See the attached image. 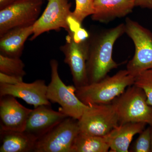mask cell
<instances>
[{
    "label": "cell",
    "mask_w": 152,
    "mask_h": 152,
    "mask_svg": "<svg viewBox=\"0 0 152 152\" xmlns=\"http://www.w3.org/2000/svg\"><path fill=\"white\" fill-rule=\"evenodd\" d=\"M16 0H0V10L12 4Z\"/></svg>",
    "instance_id": "cell-26"
},
{
    "label": "cell",
    "mask_w": 152,
    "mask_h": 152,
    "mask_svg": "<svg viewBox=\"0 0 152 152\" xmlns=\"http://www.w3.org/2000/svg\"><path fill=\"white\" fill-rule=\"evenodd\" d=\"M66 42L60 49L64 55L65 63L69 66L76 88L89 84L86 71L88 54V39L80 42H76L73 37L72 32H68Z\"/></svg>",
    "instance_id": "cell-10"
},
{
    "label": "cell",
    "mask_w": 152,
    "mask_h": 152,
    "mask_svg": "<svg viewBox=\"0 0 152 152\" xmlns=\"http://www.w3.org/2000/svg\"><path fill=\"white\" fill-rule=\"evenodd\" d=\"M138 137L131 147L130 152H151V126L140 133Z\"/></svg>",
    "instance_id": "cell-22"
},
{
    "label": "cell",
    "mask_w": 152,
    "mask_h": 152,
    "mask_svg": "<svg viewBox=\"0 0 152 152\" xmlns=\"http://www.w3.org/2000/svg\"><path fill=\"white\" fill-rule=\"evenodd\" d=\"M32 110L20 104L13 96H0V129L24 132Z\"/></svg>",
    "instance_id": "cell-11"
},
{
    "label": "cell",
    "mask_w": 152,
    "mask_h": 152,
    "mask_svg": "<svg viewBox=\"0 0 152 152\" xmlns=\"http://www.w3.org/2000/svg\"><path fill=\"white\" fill-rule=\"evenodd\" d=\"M134 80L135 77L126 69L122 70L97 83L77 88L76 94L86 105L110 104L128 87L134 85Z\"/></svg>",
    "instance_id": "cell-2"
},
{
    "label": "cell",
    "mask_w": 152,
    "mask_h": 152,
    "mask_svg": "<svg viewBox=\"0 0 152 152\" xmlns=\"http://www.w3.org/2000/svg\"><path fill=\"white\" fill-rule=\"evenodd\" d=\"M44 0H16L0 10V36L14 28L33 26L39 18Z\"/></svg>",
    "instance_id": "cell-7"
},
{
    "label": "cell",
    "mask_w": 152,
    "mask_h": 152,
    "mask_svg": "<svg viewBox=\"0 0 152 152\" xmlns=\"http://www.w3.org/2000/svg\"><path fill=\"white\" fill-rule=\"evenodd\" d=\"M110 149L104 137L80 132L74 140L72 152H107Z\"/></svg>",
    "instance_id": "cell-18"
},
{
    "label": "cell",
    "mask_w": 152,
    "mask_h": 152,
    "mask_svg": "<svg viewBox=\"0 0 152 152\" xmlns=\"http://www.w3.org/2000/svg\"><path fill=\"white\" fill-rule=\"evenodd\" d=\"M145 93L134 85L128 87L112 104L116 112L120 124L145 123L152 125V106L147 102Z\"/></svg>",
    "instance_id": "cell-3"
},
{
    "label": "cell",
    "mask_w": 152,
    "mask_h": 152,
    "mask_svg": "<svg viewBox=\"0 0 152 152\" xmlns=\"http://www.w3.org/2000/svg\"><path fill=\"white\" fill-rule=\"evenodd\" d=\"M48 86L42 80H38L31 83L22 82L16 85L0 84V96L10 95L20 98L34 107L46 105L51 106L47 97Z\"/></svg>",
    "instance_id": "cell-12"
},
{
    "label": "cell",
    "mask_w": 152,
    "mask_h": 152,
    "mask_svg": "<svg viewBox=\"0 0 152 152\" xmlns=\"http://www.w3.org/2000/svg\"><path fill=\"white\" fill-rule=\"evenodd\" d=\"M0 152H34L37 140L25 132L0 129Z\"/></svg>",
    "instance_id": "cell-17"
},
{
    "label": "cell",
    "mask_w": 152,
    "mask_h": 152,
    "mask_svg": "<svg viewBox=\"0 0 152 152\" xmlns=\"http://www.w3.org/2000/svg\"><path fill=\"white\" fill-rule=\"evenodd\" d=\"M23 78L0 72V84L12 85L18 84L23 82Z\"/></svg>",
    "instance_id": "cell-23"
},
{
    "label": "cell",
    "mask_w": 152,
    "mask_h": 152,
    "mask_svg": "<svg viewBox=\"0 0 152 152\" xmlns=\"http://www.w3.org/2000/svg\"><path fill=\"white\" fill-rule=\"evenodd\" d=\"M51 79L47 88V97L50 102L57 103L61 107L59 110L68 117L79 120L89 106L79 99L76 94L75 86H66L60 78L57 60L50 61Z\"/></svg>",
    "instance_id": "cell-4"
},
{
    "label": "cell",
    "mask_w": 152,
    "mask_h": 152,
    "mask_svg": "<svg viewBox=\"0 0 152 152\" xmlns=\"http://www.w3.org/2000/svg\"><path fill=\"white\" fill-rule=\"evenodd\" d=\"M145 123L129 122L120 124L104 137L110 148V151L128 152L133 137L145 129Z\"/></svg>",
    "instance_id": "cell-15"
},
{
    "label": "cell",
    "mask_w": 152,
    "mask_h": 152,
    "mask_svg": "<svg viewBox=\"0 0 152 152\" xmlns=\"http://www.w3.org/2000/svg\"><path fill=\"white\" fill-rule=\"evenodd\" d=\"M134 85L143 90L147 103L152 106V69L143 71L136 76Z\"/></svg>",
    "instance_id": "cell-20"
},
{
    "label": "cell",
    "mask_w": 152,
    "mask_h": 152,
    "mask_svg": "<svg viewBox=\"0 0 152 152\" xmlns=\"http://www.w3.org/2000/svg\"><path fill=\"white\" fill-rule=\"evenodd\" d=\"M151 152H152V125H151Z\"/></svg>",
    "instance_id": "cell-27"
},
{
    "label": "cell",
    "mask_w": 152,
    "mask_h": 152,
    "mask_svg": "<svg viewBox=\"0 0 152 152\" xmlns=\"http://www.w3.org/2000/svg\"><path fill=\"white\" fill-rule=\"evenodd\" d=\"M135 6L152 10V0H135Z\"/></svg>",
    "instance_id": "cell-25"
},
{
    "label": "cell",
    "mask_w": 152,
    "mask_h": 152,
    "mask_svg": "<svg viewBox=\"0 0 152 152\" xmlns=\"http://www.w3.org/2000/svg\"><path fill=\"white\" fill-rule=\"evenodd\" d=\"M67 117L59 110H54L50 106H38L29 115L24 132L37 140Z\"/></svg>",
    "instance_id": "cell-13"
},
{
    "label": "cell",
    "mask_w": 152,
    "mask_h": 152,
    "mask_svg": "<svg viewBox=\"0 0 152 152\" xmlns=\"http://www.w3.org/2000/svg\"><path fill=\"white\" fill-rule=\"evenodd\" d=\"M72 32L74 41L77 43L86 40L90 36L86 30L81 27Z\"/></svg>",
    "instance_id": "cell-24"
},
{
    "label": "cell",
    "mask_w": 152,
    "mask_h": 152,
    "mask_svg": "<svg viewBox=\"0 0 152 152\" xmlns=\"http://www.w3.org/2000/svg\"><path fill=\"white\" fill-rule=\"evenodd\" d=\"M124 33L125 24L122 23L90 35L86 63L89 84L102 80L118 67L112 57L113 49L116 41Z\"/></svg>",
    "instance_id": "cell-1"
},
{
    "label": "cell",
    "mask_w": 152,
    "mask_h": 152,
    "mask_svg": "<svg viewBox=\"0 0 152 152\" xmlns=\"http://www.w3.org/2000/svg\"><path fill=\"white\" fill-rule=\"evenodd\" d=\"M80 132L104 137L119 125L118 117L112 103L89 106L78 120Z\"/></svg>",
    "instance_id": "cell-6"
},
{
    "label": "cell",
    "mask_w": 152,
    "mask_h": 152,
    "mask_svg": "<svg viewBox=\"0 0 152 152\" xmlns=\"http://www.w3.org/2000/svg\"><path fill=\"white\" fill-rule=\"evenodd\" d=\"M25 64L20 58H12L0 54V72L23 77L26 75Z\"/></svg>",
    "instance_id": "cell-19"
},
{
    "label": "cell",
    "mask_w": 152,
    "mask_h": 152,
    "mask_svg": "<svg viewBox=\"0 0 152 152\" xmlns=\"http://www.w3.org/2000/svg\"><path fill=\"white\" fill-rule=\"evenodd\" d=\"M78 120L67 117L36 142L34 152H72L80 133Z\"/></svg>",
    "instance_id": "cell-8"
},
{
    "label": "cell",
    "mask_w": 152,
    "mask_h": 152,
    "mask_svg": "<svg viewBox=\"0 0 152 152\" xmlns=\"http://www.w3.org/2000/svg\"><path fill=\"white\" fill-rule=\"evenodd\" d=\"M34 33L33 26L14 28L0 36V54L12 58L22 56L26 41Z\"/></svg>",
    "instance_id": "cell-16"
},
{
    "label": "cell",
    "mask_w": 152,
    "mask_h": 152,
    "mask_svg": "<svg viewBox=\"0 0 152 152\" xmlns=\"http://www.w3.org/2000/svg\"><path fill=\"white\" fill-rule=\"evenodd\" d=\"M46 8L33 25L34 33L30 41L45 32L61 28L69 31L68 19L72 15L71 4L68 0H48Z\"/></svg>",
    "instance_id": "cell-9"
},
{
    "label": "cell",
    "mask_w": 152,
    "mask_h": 152,
    "mask_svg": "<svg viewBox=\"0 0 152 152\" xmlns=\"http://www.w3.org/2000/svg\"><path fill=\"white\" fill-rule=\"evenodd\" d=\"M76 7L72 16L75 20L82 24L84 19L94 12V0H75Z\"/></svg>",
    "instance_id": "cell-21"
},
{
    "label": "cell",
    "mask_w": 152,
    "mask_h": 152,
    "mask_svg": "<svg viewBox=\"0 0 152 152\" xmlns=\"http://www.w3.org/2000/svg\"><path fill=\"white\" fill-rule=\"evenodd\" d=\"M126 33L134 45V55L128 62L126 69L135 77L143 71L152 69V33L138 23L126 19Z\"/></svg>",
    "instance_id": "cell-5"
},
{
    "label": "cell",
    "mask_w": 152,
    "mask_h": 152,
    "mask_svg": "<svg viewBox=\"0 0 152 152\" xmlns=\"http://www.w3.org/2000/svg\"><path fill=\"white\" fill-rule=\"evenodd\" d=\"M135 6V0H94L92 20L108 23L127 15Z\"/></svg>",
    "instance_id": "cell-14"
}]
</instances>
